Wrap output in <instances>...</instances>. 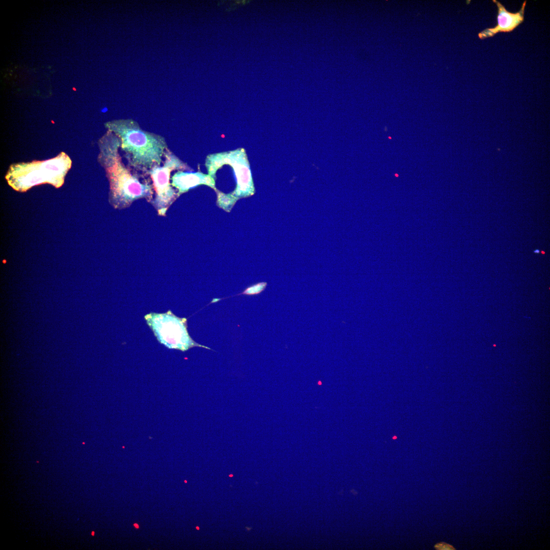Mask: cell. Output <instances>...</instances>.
I'll return each mask as SVG.
<instances>
[{
  "label": "cell",
  "instance_id": "cell-2",
  "mask_svg": "<svg viewBox=\"0 0 550 550\" xmlns=\"http://www.w3.org/2000/svg\"><path fill=\"white\" fill-rule=\"evenodd\" d=\"M105 126L119 138L128 167L146 174L154 166H160L168 149L163 136L143 130L131 119L109 121Z\"/></svg>",
  "mask_w": 550,
  "mask_h": 550
},
{
  "label": "cell",
  "instance_id": "cell-5",
  "mask_svg": "<svg viewBox=\"0 0 550 550\" xmlns=\"http://www.w3.org/2000/svg\"><path fill=\"white\" fill-rule=\"evenodd\" d=\"M165 161L162 166H155L148 174L153 182L156 197L153 203L161 214H163L168 205L172 202L175 193L170 186L171 172L176 169L182 168L183 164L168 149L164 153Z\"/></svg>",
  "mask_w": 550,
  "mask_h": 550
},
{
  "label": "cell",
  "instance_id": "cell-1",
  "mask_svg": "<svg viewBox=\"0 0 550 550\" xmlns=\"http://www.w3.org/2000/svg\"><path fill=\"white\" fill-rule=\"evenodd\" d=\"M98 161L104 169L110 186L109 201L116 208L129 206L134 200L152 199V186L142 183L122 162L119 153L121 142L112 131L107 132L98 142Z\"/></svg>",
  "mask_w": 550,
  "mask_h": 550
},
{
  "label": "cell",
  "instance_id": "cell-4",
  "mask_svg": "<svg viewBox=\"0 0 550 550\" xmlns=\"http://www.w3.org/2000/svg\"><path fill=\"white\" fill-rule=\"evenodd\" d=\"M169 311L164 314H151L146 316V319L154 331L158 341L170 348L185 351L189 348L199 346L189 336L183 319L177 317Z\"/></svg>",
  "mask_w": 550,
  "mask_h": 550
},
{
  "label": "cell",
  "instance_id": "cell-10",
  "mask_svg": "<svg viewBox=\"0 0 550 550\" xmlns=\"http://www.w3.org/2000/svg\"><path fill=\"white\" fill-rule=\"evenodd\" d=\"M197 529H199V527H197Z\"/></svg>",
  "mask_w": 550,
  "mask_h": 550
},
{
  "label": "cell",
  "instance_id": "cell-9",
  "mask_svg": "<svg viewBox=\"0 0 550 550\" xmlns=\"http://www.w3.org/2000/svg\"><path fill=\"white\" fill-rule=\"evenodd\" d=\"M134 527H135L136 528H139V525H138L137 524H134Z\"/></svg>",
  "mask_w": 550,
  "mask_h": 550
},
{
  "label": "cell",
  "instance_id": "cell-7",
  "mask_svg": "<svg viewBox=\"0 0 550 550\" xmlns=\"http://www.w3.org/2000/svg\"><path fill=\"white\" fill-rule=\"evenodd\" d=\"M201 182V178L199 174L184 173L179 172L172 178V185L179 189L181 192L187 190L191 187Z\"/></svg>",
  "mask_w": 550,
  "mask_h": 550
},
{
  "label": "cell",
  "instance_id": "cell-3",
  "mask_svg": "<svg viewBox=\"0 0 550 550\" xmlns=\"http://www.w3.org/2000/svg\"><path fill=\"white\" fill-rule=\"evenodd\" d=\"M71 166V159L62 152L47 160L12 165L6 179L8 184L18 191H25L33 186L46 183L58 188L63 184L64 177Z\"/></svg>",
  "mask_w": 550,
  "mask_h": 550
},
{
  "label": "cell",
  "instance_id": "cell-8",
  "mask_svg": "<svg viewBox=\"0 0 550 550\" xmlns=\"http://www.w3.org/2000/svg\"><path fill=\"white\" fill-rule=\"evenodd\" d=\"M434 547L437 549H455L452 545L445 542L437 543L434 545Z\"/></svg>",
  "mask_w": 550,
  "mask_h": 550
},
{
  "label": "cell",
  "instance_id": "cell-6",
  "mask_svg": "<svg viewBox=\"0 0 550 550\" xmlns=\"http://www.w3.org/2000/svg\"><path fill=\"white\" fill-rule=\"evenodd\" d=\"M492 2L498 8L497 24L493 28H486L479 33L478 36L481 40L492 37L499 33L511 32L524 21L527 1L522 3L520 9L515 13L508 11L504 5L497 0H493Z\"/></svg>",
  "mask_w": 550,
  "mask_h": 550
}]
</instances>
